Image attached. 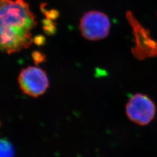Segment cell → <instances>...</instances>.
<instances>
[{"mask_svg": "<svg viewBox=\"0 0 157 157\" xmlns=\"http://www.w3.org/2000/svg\"><path fill=\"white\" fill-rule=\"evenodd\" d=\"M0 21L6 26L31 33L37 22L24 0H0Z\"/></svg>", "mask_w": 157, "mask_h": 157, "instance_id": "1", "label": "cell"}, {"mask_svg": "<svg viewBox=\"0 0 157 157\" xmlns=\"http://www.w3.org/2000/svg\"><path fill=\"white\" fill-rule=\"evenodd\" d=\"M110 28V20L107 15L102 12H87L80 19L81 33L84 38L89 40L97 41L106 38Z\"/></svg>", "mask_w": 157, "mask_h": 157, "instance_id": "2", "label": "cell"}, {"mask_svg": "<svg viewBox=\"0 0 157 157\" xmlns=\"http://www.w3.org/2000/svg\"><path fill=\"white\" fill-rule=\"evenodd\" d=\"M18 82L23 93L32 97L43 94L49 87V80L45 71L36 67H28L21 71Z\"/></svg>", "mask_w": 157, "mask_h": 157, "instance_id": "3", "label": "cell"}, {"mask_svg": "<svg viewBox=\"0 0 157 157\" xmlns=\"http://www.w3.org/2000/svg\"><path fill=\"white\" fill-rule=\"evenodd\" d=\"M156 112L154 102L145 94L137 93L132 95L126 105V113L129 119L141 126L151 122Z\"/></svg>", "mask_w": 157, "mask_h": 157, "instance_id": "4", "label": "cell"}, {"mask_svg": "<svg viewBox=\"0 0 157 157\" xmlns=\"http://www.w3.org/2000/svg\"><path fill=\"white\" fill-rule=\"evenodd\" d=\"M32 43L31 33L6 26L0 21V50L7 54L27 48Z\"/></svg>", "mask_w": 157, "mask_h": 157, "instance_id": "5", "label": "cell"}, {"mask_svg": "<svg viewBox=\"0 0 157 157\" xmlns=\"http://www.w3.org/2000/svg\"><path fill=\"white\" fill-rule=\"evenodd\" d=\"M14 148L9 141L0 139V157H14Z\"/></svg>", "mask_w": 157, "mask_h": 157, "instance_id": "6", "label": "cell"}, {"mask_svg": "<svg viewBox=\"0 0 157 157\" xmlns=\"http://www.w3.org/2000/svg\"><path fill=\"white\" fill-rule=\"evenodd\" d=\"M43 30L47 34H52L56 32V28L52 22L49 19H47L44 22Z\"/></svg>", "mask_w": 157, "mask_h": 157, "instance_id": "7", "label": "cell"}, {"mask_svg": "<svg viewBox=\"0 0 157 157\" xmlns=\"http://www.w3.org/2000/svg\"><path fill=\"white\" fill-rule=\"evenodd\" d=\"M32 57L34 62L36 63V64H39L45 61V57L44 55L38 51H34L32 54Z\"/></svg>", "mask_w": 157, "mask_h": 157, "instance_id": "8", "label": "cell"}]
</instances>
